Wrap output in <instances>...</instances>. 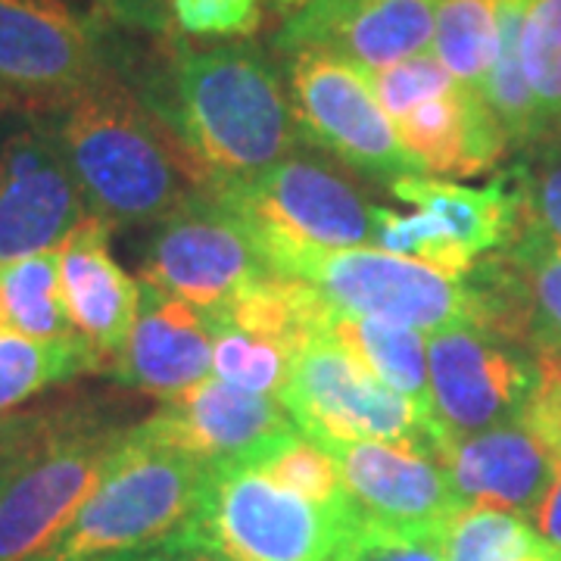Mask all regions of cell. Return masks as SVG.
<instances>
[{"label": "cell", "mask_w": 561, "mask_h": 561, "mask_svg": "<svg viewBox=\"0 0 561 561\" xmlns=\"http://www.w3.org/2000/svg\"><path fill=\"white\" fill-rule=\"evenodd\" d=\"M265 262L275 275L312 284L324 300L350 316L393 321L431 337L461 324H481L468 275L453 278L434 265L378 247L278 250Z\"/></svg>", "instance_id": "cell-6"}, {"label": "cell", "mask_w": 561, "mask_h": 561, "mask_svg": "<svg viewBox=\"0 0 561 561\" xmlns=\"http://www.w3.org/2000/svg\"><path fill=\"white\" fill-rule=\"evenodd\" d=\"M0 309L7 328L25 337L54 341L76 334L62 302L60 247L0 262Z\"/></svg>", "instance_id": "cell-25"}, {"label": "cell", "mask_w": 561, "mask_h": 561, "mask_svg": "<svg viewBox=\"0 0 561 561\" xmlns=\"http://www.w3.org/2000/svg\"><path fill=\"white\" fill-rule=\"evenodd\" d=\"M537 365H540V378L524 409V421L552 449V456L561 465V359L540 353Z\"/></svg>", "instance_id": "cell-36"}, {"label": "cell", "mask_w": 561, "mask_h": 561, "mask_svg": "<svg viewBox=\"0 0 561 561\" xmlns=\"http://www.w3.org/2000/svg\"><path fill=\"white\" fill-rule=\"evenodd\" d=\"M350 3L353 0H268V7L280 20L275 47L280 54H294L300 47L319 44L324 28L334 22V16H341Z\"/></svg>", "instance_id": "cell-35"}, {"label": "cell", "mask_w": 561, "mask_h": 561, "mask_svg": "<svg viewBox=\"0 0 561 561\" xmlns=\"http://www.w3.org/2000/svg\"><path fill=\"white\" fill-rule=\"evenodd\" d=\"M122 81L179 135L219 187L262 175L290 157L300 138L287 84L250 41L194 47L160 38V54Z\"/></svg>", "instance_id": "cell-1"}, {"label": "cell", "mask_w": 561, "mask_h": 561, "mask_svg": "<svg viewBox=\"0 0 561 561\" xmlns=\"http://www.w3.org/2000/svg\"><path fill=\"white\" fill-rule=\"evenodd\" d=\"M7 328V321H3V309H0V331Z\"/></svg>", "instance_id": "cell-42"}, {"label": "cell", "mask_w": 561, "mask_h": 561, "mask_svg": "<svg viewBox=\"0 0 561 561\" xmlns=\"http://www.w3.org/2000/svg\"><path fill=\"white\" fill-rule=\"evenodd\" d=\"M434 32L437 0H353L312 47L341 54L362 72H378L431 50Z\"/></svg>", "instance_id": "cell-22"}, {"label": "cell", "mask_w": 561, "mask_h": 561, "mask_svg": "<svg viewBox=\"0 0 561 561\" xmlns=\"http://www.w3.org/2000/svg\"><path fill=\"white\" fill-rule=\"evenodd\" d=\"M138 427L206 465L247 459L297 431L280 400L247 393L216 375L162 402Z\"/></svg>", "instance_id": "cell-15"}, {"label": "cell", "mask_w": 561, "mask_h": 561, "mask_svg": "<svg viewBox=\"0 0 561 561\" xmlns=\"http://www.w3.org/2000/svg\"><path fill=\"white\" fill-rule=\"evenodd\" d=\"M556 549L530 518L496 505H465L443 530V561H524Z\"/></svg>", "instance_id": "cell-26"}, {"label": "cell", "mask_w": 561, "mask_h": 561, "mask_svg": "<svg viewBox=\"0 0 561 561\" xmlns=\"http://www.w3.org/2000/svg\"><path fill=\"white\" fill-rule=\"evenodd\" d=\"M203 321H206L209 337H213V371H216V378L228 381L231 387H241L247 393L278 400L284 383L290 378L294 356L275 343L243 334L241 328L228 324L225 319H216L209 312H203Z\"/></svg>", "instance_id": "cell-29"}, {"label": "cell", "mask_w": 561, "mask_h": 561, "mask_svg": "<svg viewBox=\"0 0 561 561\" xmlns=\"http://www.w3.org/2000/svg\"><path fill=\"white\" fill-rule=\"evenodd\" d=\"M88 371L101 375V356L79 334L35 341L3 328L0 331V415Z\"/></svg>", "instance_id": "cell-24"}, {"label": "cell", "mask_w": 561, "mask_h": 561, "mask_svg": "<svg viewBox=\"0 0 561 561\" xmlns=\"http://www.w3.org/2000/svg\"><path fill=\"white\" fill-rule=\"evenodd\" d=\"M284 84L300 138L328 157L387 187L405 175H424L402 150L393 122L359 66L328 47H300L287 54Z\"/></svg>", "instance_id": "cell-10"}, {"label": "cell", "mask_w": 561, "mask_h": 561, "mask_svg": "<svg viewBox=\"0 0 561 561\" xmlns=\"http://www.w3.org/2000/svg\"><path fill=\"white\" fill-rule=\"evenodd\" d=\"M431 402L443 443L522 419L540 378L537 353L483 328H449L427 341Z\"/></svg>", "instance_id": "cell-11"}, {"label": "cell", "mask_w": 561, "mask_h": 561, "mask_svg": "<svg viewBox=\"0 0 561 561\" xmlns=\"http://www.w3.org/2000/svg\"><path fill=\"white\" fill-rule=\"evenodd\" d=\"M32 421H35V409H28V412H3L0 415V478L10 468V461L16 456L22 440H25Z\"/></svg>", "instance_id": "cell-40"}, {"label": "cell", "mask_w": 561, "mask_h": 561, "mask_svg": "<svg viewBox=\"0 0 561 561\" xmlns=\"http://www.w3.org/2000/svg\"><path fill=\"white\" fill-rule=\"evenodd\" d=\"M437 461L461 500L530 518L559 474V459L522 419L443 443Z\"/></svg>", "instance_id": "cell-18"}, {"label": "cell", "mask_w": 561, "mask_h": 561, "mask_svg": "<svg viewBox=\"0 0 561 561\" xmlns=\"http://www.w3.org/2000/svg\"><path fill=\"white\" fill-rule=\"evenodd\" d=\"M272 275L260 241L213 194L157 225L140 284L194 309H216L253 280Z\"/></svg>", "instance_id": "cell-13"}, {"label": "cell", "mask_w": 561, "mask_h": 561, "mask_svg": "<svg viewBox=\"0 0 561 561\" xmlns=\"http://www.w3.org/2000/svg\"><path fill=\"white\" fill-rule=\"evenodd\" d=\"M331 561H443V530L375 522L356 508Z\"/></svg>", "instance_id": "cell-30"}, {"label": "cell", "mask_w": 561, "mask_h": 561, "mask_svg": "<svg viewBox=\"0 0 561 561\" xmlns=\"http://www.w3.org/2000/svg\"><path fill=\"white\" fill-rule=\"evenodd\" d=\"M47 116L88 216L106 228H157L219 187L119 72Z\"/></svg>", "instance_id": "cell-2"}, {"label": "cell", "mask_w": 561, "mask_h": 561, "mask_svg": "<svg viewBox=\"0 0 561 561\" xmlns=\"http://www.w3.org/2000/svg\"><path fill=\"white\" fill-rule=\"evenodd\" d=\"M356 508H324L284 490L247 459L209 468L181 540L225 561H331Z\"/></svg>", "instance_id": "cell-5"}, {"label": "cell", "mask_w": 561, "mask_h": 561, "mask_svg": "<svg viewBox=\"0 0 561 561\" xmlns=\"http://www.w3.org/2000/svg\"><path fill=\"white\" fill-rule=\"evenodd\" d=\"M402 150L424 175L471 179L496 169L512 150L508 135L481 91L456 81L393 119Z\"/></svg>", "instance_id": "cell-20"}, {"label": "cell", "mask_w": 561, "mask_h": 561, "mask_svg": "<svg viewBox=\"0 0 561 561\" xmlns=\"http://www.w3.org/2000/svg\"><path fill=\"white\" fill-rule=\"evenodd\" d=\"M88 206L62 157L50 116L3 113L0 119V262L57 250Z\"/></svg>", "instance_id": "cell-12"}, {"label": "cell", "mask_w": 561, "mask_h": 561, "mask_svg": "<svg viewBox=\"0 0 561 561\" xmlns=\"http://www.w3.org/2000/svg\"><path fill=\"white\" fill-rule=\"evenodd\" d=\"M387 191L431 221L471 268L512 241L524 219L522 194L505 181L465 187L431 175H405Z\"/></svg>", "instance_id": "cell-21"}, {"label": "cell", "mask_w": 561, "mask_h": 561, "mask_svg": "<svg viewBox=\"0 0 561 561\" xmlns=\"http://www.w3.org/2000/svg\"><path fill=\"white\" fill-rule=\"evenodd\" d=\"M110 231L88 216L60 243V284L72 331L101 356V375L116 359L140 309V280H135L110 250Z\"/></svg>", "instance_id": "cell-19"}, {"label": "cell", "mask_w": 561, "mask_h": 561, "mask_svg": "<svg viewBox=\"0 0 561 561\" xmlns=\"http://www.w3.org/2000/svg\"><path fill=\"white\" fill-rule=\"evenodd\" d=\"M375 243L387 253L434 265L453 278H465L471 272V265L421 213H393L387 206H375Z\"/></svg>", "instance_id": "cell-31"}, {"label": "cell", "mask_w": 561, "mask_h": 561, "mask_svg": "<svg viewBox=\"0 0 561 561\" xmlns=\"http://www.w3.org/2000/svg\"><path fill=\"white\" fill-rule=\"evenodd\" d=\"M106 25H119L138 35L169 38L172 35V10L169 0H91Z\"/></svg>", "instance_id": "cell-37"}, {"label": "cell", "mask_w": 561, "mask_h": 561, "mask_svg": "<svg viewBox=\"0 0 561 561\" xmlns=\"http://www.w3.org/2000/svg\"><path fill=\"white\" fill-rule=\"evenodd\" d=\"M247 461L256 465L265 478H272L278 486L297 493L302 500L324 505V508H337V512L356 508L343 490L334 456L319 440L306 437L300 431L268 443L265 449L247 456Z\"/></svg>", "instance_id": "cell-27"}, {"label": "cell", "mask_w": 561, "mask_h": 561, "mask_svg": "<svg viewBox=\"0 0 561 561\" xmlns=\"http://www.w3.org/2000/svg\"><path fill=\"white\" fill-rule=\"evenodd\" d=\"M483 331L561 359V243L524 213L515 238L468 272Z\"/></svg>", "instance_id": "cell-14"}, {"label": "cell", "mask_w": 561, "mask_h": 561, "mask_svg": "<svg viewBox=\"0 0 561 561\" xmlns=\"http://www.w3.org/2000/svg\"><path fill=\"white\" fill-rule=\"evenodd\" d=\"M103 375L144 397L175 400L213 375V337L203 312L140 284L138 321Z\"/></svg>", "instance_id": "cell-17"}, {"label": "cell", "mask_w": 561, "mask_h": 561, "mask_svg": "<svg viewBox=\"0 0 561 561\" xmlns=\"http://www.w3.org/2000/svg\"><path fill=\"white\" fill-rule=\"evenodd\" d=\"M524 153L527 162L515 172L524 213L561 243V140H542Z\"/></svg>", "instance_id": "cell-34"}, {"label": "cell", "mask_w": 561, "mask_h": 561, "mask_svg": "<svg viewBox=\"0 0 561 561\" xmlns=\"http://www.w3.org/2000/svg\"><path fill=\"white\" fill-rule=\"evenodd\" d=\"M328 334L341 343L362 368H368L378 381L387 383L390 390H397L409 402H415L421 412H427L434 419L427 341L421 331L383 319L350 316V312H341L334 306Z\"/></svg>", "instance_id": "cell-23"}, {"label": "cell", "mask_w": 561, "mask_h": 561, "mask_svg": "<svg viewBox=\"0 0 561 561\" xmlns=\"http://www.w3.org/2000/svg\"><path fill=\"white\" fill-rule=\"evenodd\" d=\"M328 453L337 461L350 502L375 522L446 530V524L468 505L434 456L378 440L341 443Z\"/></svg>", "instance_id": "cell-16"}, {"label": "cell", "mask_w": 561, "mask_h": 561, "mask_svg": "<svg viewBox=\"0 0 561 561\" xmlns=\"http://www.w3.org/2000/svg\"><path fill=\"white\" fill-rule=\"evenodd\" d=\"M278 400L297 431L328 449L378 440L437 459V421L362 368L331 334L302 346Z\"/></svg>", "instance_id": "cell-9"}, {"label": "cell", "mask_w": 561, "mask_h": 561, "mask_svg": "<svg viewBox=\"0 0 561 561\" xmlns=\"http://www.w3.org/2000/svg\"><path fill=\"white\" fill-rule=\"evenodd\" d=\"M113 72L106 25L69 0H0V113H57Z\"/></svg>", "instance_id": "cell-8"}, {"label": "cell", "mask_w": 561, "mask_h": 561, "mask_svg": "<svg viewBox=\"0 0 561 561\" xmlns=\"http://www.w3.org/2000/svg\"><path fill=\"white\" fill-rule=\"evenodd\" d=\"M172 25L197 41H247L260 32L262 0H169Z\"/></svg>", "instance_id": "cell-33"}, {"label": "cell", "mask_w": 561, "mask_h": 561, "mask_svg": "<svg viewBox=\"0 0 561 561\" xmlns=\"http://www.w3.org/2000/svg\"><path fill=\"white\" fill-rule=\"evenodd\" d=\"M524 561H561V549L556 546V549H549V552H542V556H530V559Z\"/></svg>", "instance_id": "cell-41"}, {"label": "cell", "mask_w": 561, "mask_h": 561, "mask_svg": "<svg viewBox=\"0 0 561 561\" xmlns=\"http://www.w3.org/2000/svg\"><path fill=\"white\" fill-rule=\"evenodd\" d=\"M522 62L537 106V144L561 140V0H530L522 32Z\"/></svg>", "instance_id": "cell-28"}, {"label": "cell", "mask_w": 561, "mask_h": 561, "mask_svg": "<svg viewBox=\"0 0 561 561\" xmlns=\"http://www.w3.org/2000/svg\"><path fill=\"white\" fill-rule=\"evenodd\" d=\"M209 468L131 424L94 493L32 561H98L179 537L201 505Z\"/></svg>", "instance_id": "cell-4"}, {"label": "cell", "mask_w": 561, "mask_h": 561, "mask_svg": "<svg viewBox=\"0 0 561 561\" xmlns=\"http://www.w3.org/2000/svg\"><path fill=\"white\" fill-rule=\"evenodd\" d=\"M365 76H368V84H371V91L383 106V113L390 116V122L402 116L405 110L419 106L421 101L449 91L459 81L443 66L434 50H424L419 57H409L397 66L365 72Z\"/></svg>", "instance_id": "cell-32"}, {"label": "cell", "mask_w": 561, "mask_h": 561, "mask_svg": "<svg viewBox=\"0 0 561 561\" xmlns=\"http://www.w3.org/2000/svg\"><path fill=\"white\" fill-rule=\"evenodd\" d=\"M98 561H225L213 552H206L194 542L181 540V537H172V540L157 542V546H147V549H138V552H122V556H110V559Z\"/></svg>", "instance_id": "cell-38"}, {"label": "cell", "mask_w": 561, "mask_h": 561, "mask_svg": "<svg viewBox=\"0 0 561 561\" xmlns=\"http://www.w3.org/2000/svg\"><path fill=\"white\" fill-rule=\"evenodd\" d=\"M530 524L537 527V534H540L542 540L552 542V546H559L561 549V465L552 486L546 490V496L540 500V505L534 508Z\"/></svg>", "instance_id": "cell-39"}, {"label": "cell", "mask_w": 561, "mask_h": 561, "mask_svg": "<svg viewBox=\"0 0 561 561\" xmlns=\"http://www.w3.org/2000/svg\"><path fill=\"white\" fill-rule=\"evenodd\" d=\"M216 197L253 231L262 256L375 243V206L331 162L300 147L256 179L221 184Z\"/></svg>", "instance_id": "cell-7"}, {"label": "cell", "mask_w": 561, "mask_h": 561, "mask_svg": "<svg viewBox=\"0 0 561 561\" xmlns=\"http://www.w3.org/2000/svg\"><path fill=\"white\" fill-rule=\"evenodd\" d=\"M131 424L94 397L50 402L0 478V561H32L76 518Z\"/></svg>", "instance_id": "cell-3"}]
</instances>
